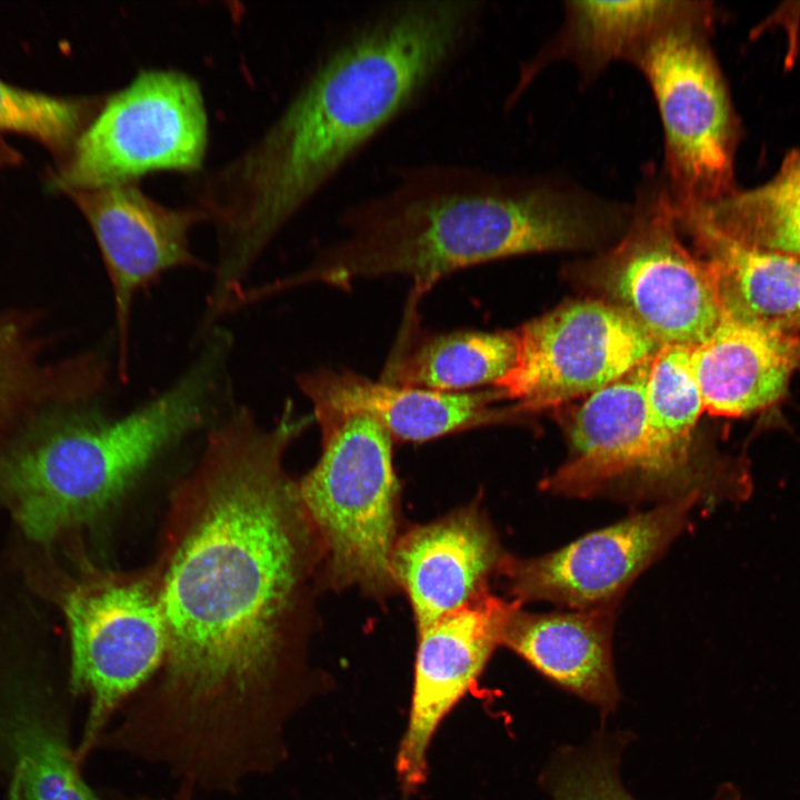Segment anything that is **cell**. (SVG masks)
<instances>
[{
	"label": "cell",
	"instance_id": "cell-1",
	"mask_svg": "<svg viewBox=\"0 0 800 800\" xmlns=\"http://www.w3.org/2000/svg\"><path fill=\"white\" fill-rule=\"evenodd\" d=\"M310 418L231 409L171 498L149 568L166 629L150 722L181 761L257 762L300 668L323 554L284 456Z\"/></svg>",
	"mask_w": 800,
	"mask_h": 800
},
{
	"label": "cell",
	"instance_id": "cell-2",
	"mask_svg": "<svg viewBox=\"0 0 800 800\" xmlns=\"http://www.w3.org/2000/svg\"><path fill=\"white\" fill-rule=\"evenodd\" d=\"M483 11L477 0L366 11L322 49L258 138L199 178L192 204L214 228L220 288L246 284L284 227L444 74Z\"/></svg>",
	"mask_w": 800,
	"mask_h": 800
},
{
	"label": "cell",
	"instance_id": "cell-3",
	"mask_svg": "<svg viewBox=\"0 0 800 800\" xmlns=\"http://www.w3.org/2000/svg\"><path fill=\"white\" fill-rule=\"evenodd\" d=\"M627 209L560 179L429 162L398 170L391 183L349 204L341 236L310 264L272 282L276 293L307 284L347 288L377 276H407L422 293L474 264L593 244Z\"/></svg>",
	"mask_w": 800,
	"mask_h": 800
},
{
	"label": "cell",
	"instance_id": "cell-4",
	"mask_svg": "<svg viewBox=\"0 0 800 800\" xmlns=\"http://www.w3.org/2000/svg\"><path fill=\"white\" fill-rule=\"evenodd\" d=\"M226 352L208 344L166 389L124 413L98 397L108 379L50 401L0 448V501L49 544L106 514L167 451L216 414Z\"/></svg>",
	"mask_w": 800,
	"mask_h": 800
},
{
	"label": "cell",
	"instance_id": "cell-5",
	"mask_svg": "<svg viewBox=\"0 0 800 800\" xmlns=\"http://www.w3.org/2000/svg\"><path fill=\"white\" fill-rule=\"evenodd\" d=\"M312 416L322 450L298 489L322 549L326 578L338 589L386 596L396 587L391 558L399 538L393 438L363 413Z\"/></svg>",
	"mask_w": 800,
	"mask_h": 800
},
{
	"label": "cell",
	"instance_id": "cell-6",
	"mask_svg": "<svg viewBox=\"0 0 800 800\" xmlns=\"http://www.w3.org/2000/svg\"><path fill=\"white\" fill-rule=\"evenodd\" d=\"M712 9L683 1L629 59L653 93L664 136L660 172L672 206L688 208L731 193L734 121L709 43Z\"/></svg>",
	"mask_w": 800,
	"mask_h": 800
},
{
	"label": "cell",
	"instance_id": "cell-7",
	"mask_svg": "<svg viewBox=\"0 0 800 800\" xmlns=\"http://www.w3.org/2000/svg\"><path fill=\"white\" fill-rule=\"evenodd\" d=\"M209 119L199 82L174 69L140 70L110 92L51 177L63 193L138 182L157 171H202Z\"/></svg>",
	"mask_w": 800,
	"mask_h": 800
},
{
	"label": "cell",
	"instance_id": "cell-8",
	"mask_svg": "<svg viewBox=\"0 0 800 800\" xmlns=\"http://www.w3.org/2000/svg\"><path fill=\"white\" fill-rule=\"evenodd\" d=\"M58 592L70 639V684L90 709L77 758L116 708L162 664L166 629L150 569L116 571L81 562Z\"/></svg>",
	"mask_w": 800,
	"mask_h": 800
},
{
	"label": "cell",
	"instance_id": "cell-9",
	"mask_svg": "<svg viewBox=\"0 0 800 800\" xmlns=\"http://www.w3.org/2000/svg\"><path fill=\"white\" fill-rule=\"evenodd\" d=\"M590 270L606 301L627 312L660 347H696L720 323L710 267L682 242L668 191L651 169L622 239Z\"/></svg>",
	"mask_w": 800,
	"mask_h": 800
},
{
	"label": "cell",
	"instance_id": "cell-10",
	"mask_svg": "<svg viewBox=\"0 0 800 800\" xmlns=\"http://www.w3.org/2000/svg\"><path fill=\"white\" fill-rule=\"evenodd\" d=\"M514 331V363L492 387L524 413L591 394L660 348L627 312L598 299L566 302Z\"/></svg>",
	"mask_w": 800,
	"mask_h": 800
},
{
	"label": "cell",
	"instance_id": "cell-11",
	"mask_svg": "<svg viewBox=\"0 0 800 800\" xmlns=\"http://www.w3.org/2000/svg\"><path fill=\"white\" fill-rule=\"evenodd\" d=\"M694 498L657 504L546 554H506L497 577L516 601L573 610L617 606L689 523Z\"/></svg>",
	"mask_w": 800,
	"mask_h": 800
},
{
	"label": "cell",
	"instance_id": "cell-12",
	"mask_svg": "<svg viewBox=\"0 0 800 800\" xmlns=\"http://www.w3.org/2000/svg\"><path fill=\"white\" fill-rule=\"evenodd\" d=\"M88 222L109 278L116 327L117 372L128 380L130 332L138 294L166 272L202 268L190 234L204 222L194 204L169 207L138 182L67 193Z\"/></svg>",
	"mask_w": 800,
	"mask_h": 800
},
{
	"label": "cell",
	"instance_id": "cell-13",
	"mask_svg": "<svg viewBox=\"0 0 800 800\" xmlns=\"http://www.w3.org/2000/svg\"><path fill=\"white\" fill-rule=\"evenodd\" d=\"M519 601L489 591L419 630L409 722L396 768L406 792L427 780V753L441 720L476 683Z\"/></svg>",
	"mask_w": 800,
	"mask_h": 800
},
{
	"label": "cell",
	"instance_id": "cell-14",
	"mask_svg": "<svg viewBox=\"0 0 800 800\" xmlns=\"http://www.w3.org/2000/svg\"><path fill=\"white\" fill-rule=\"evenodd\" d=\"M653 356L589 394L579 407L569 428L572 456L542 480L543 491L568 498L640 502L647 451V384Z\"/></svg>",
	"mask_w": 800,
	"mask_h": 800
},
{
	"label": "cell",
	"instance_id": "cell-15",
	"mask_svg": "<svg viewBox=\"0 0 800 800\" xmlns=\"http://www.w3.org/2000/svg\"><path fill=\"white\" fill-rule=\"evenodd\" d=\"M313 413H363L379 422L393 439L422 442L478 427L509 422L524 412L498 388L462 392L398 386L350 371L326 368L297 377ZM526 414V413H524Z\"/></svg>",
	"mask_w": 800,
	"mask_h": 800
},
{
	"label": "cell",
	"instance_id": "cell-16",
	"mask_svg": "<svg viewBox=\"0 0 800 800\" xmlns=\"http://www.w3.org/2000/svg\"><path fill=\"white\" fill-rule=\"evenodd\" d=\"M478 507L460 509L399 537L391 569L411 603L418 631L489 591L506 557Z\"/></svg>",
	"mask_w": 800,
	"mask_h": 800
},
{
	"label": "cell",
	"instance_id": "cell-17",
	"mask_svg": "<svg viewBox=\"0 0 800 800\" xmlns=\"http://www.w3.org/2000/svg\"><path fill=\"white\" fill-rule=\"evenodd\" d=\"M674 213L710 267L722 316L800 344V256L741 242L696 208Z\"/></svg>",
	"mask_w": 800,
	"mask_h": 800
},
{
	"label": "cell",
	"instance_id": "cell-18",
	"mask_svg": "<svg viewBox=\"0 0 800 800\" xmlns=\"http://www.w3.org/2000/svg\"><path fill=\"white\" fill-rule=\"evenodd\" d=\"M617 606L568 612H511L501 646L543 677L598 708L602 719L621 699L612 636Z\"/></svg>",
	"mask_w": 800,
	"mask_h": 800
},
{
	"label": "cell",
	"instance_id": "cell-19",
	"mask_svg": "<svg viewBox=\"0 0 800 800\" xmlns=\"http://www.w3.org/2000/svg\"><path fill=\"white\" fill-rule=\"evenodd\" d=\"M800 364V344L721 317L712 334L691 350L703 409L742 417L776 403Z\"/></svg>",
	"mask_w": 800,
	"mask_h": 800
},
{
	"label": "cell",
	"instance_id": "cell-20",
	"mask_svg": "<svg viewBox=\"0 0 800 800\" xmlns=\"http://www.w3.org/2000/svg\"><path fill=\"white\" fill-rule=\"evenodd\" d=\"M44 693L27 681L0 687V761L9 776V799L99 800Z\"/></svg>",
	"mask_w": 800,
	"mask_h": 800
},
{
	"label": "cell",
	"instance_id": "cell-21",
	"mask_svg": "<svg viewBox=\"0 0 800 800\" xmlns=\"http://www.w3.org/2000/svg\"><path fill=\"white\" fill-rule=\"evenodd\" d=\"M683 1H567L559 31L521 69L513 91L523 88L549 63L568 60L586 81L611 62L629 61L636 49L681 8Z\"/></svg>",
	"mask_w": 800,
	"mask_h": 800
},
{
	"label": "cell",
	"instance_id": "cell-22",
	"mask_svg": "<svg viewBox=\"0 0 800 800\" xmlns=\"http://www.w3.org/2000/svg\"><path fill=\"white\" fill-rule=\"evenodd\" d=\"M516 354L514 330L412 333L406 326L380 380L440 392L469 391L493 386L512 368Z\"/></svg>",
	"mask_w": 800,
	"mask_h": 800
},
{
	"label": "cell",
	"instance_id": "cell-23",
	"mask_svg": "<svg viewBox=\"0 0 800 800\" xmlns=\"http://www.w3.org/2000/svg\"><path fill=\"white\" fill-rule=\"evenodd\" d=\"M699 209L741 242L800 256V151L790 153L764 184L742 192L733 190Z\"/></svg>",
	"mask_w": 800,
	"mask_h": 800
},
{
	"label": "cell",
	"instance_id": "cell-24",
	"mask_svg": "<svg viewBox=\"0 0 800 800\" xmlns=\"http://www.w3.org/2000/svg\"><path fill=\"white\" fill-rule=\"evenodd\" d=\"M631 740L629 731L601 729L580 746H561L540 774L542 790L552 800H636L620 778L621 756ZM711 800H742L732 782L720 784Z\"/></svg>",
	"mask_w": 800,
	"mask_h": 800
},
{
	"label": "cell",
	"instance_id": "cell-25",
	"mask_svg": "<svg viewBox=\"0 0 800 800\" xmlns=\"http://www.w3.org/2000/svg\"><path fill=\"white\" fill-rule=\"evenodd\" d=\"M106 98L107 94L52 96L0 79V133L29 137L52 152L61 163Z\"/></svg>",
	"mask_w": 800,
	"mask_h": 800
},
{
	"label": "cell",
	"instance_id": "cell-26",
	"mask_svg": "<svg viewBox=\"0 0 800 800\" xmlns=\"http://www.w3.org/2000/svg\"><path fill=\"white\" fill-rule=\"evenodd\" d=\"M81 357L56 372L39 367L26 328L0 314V427L38 400H56L78 389L86 377Z\"/></svg>",
	"mask_w": 800,
	"mask_h": 800
}]
</instances>
